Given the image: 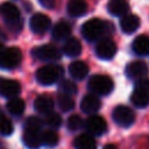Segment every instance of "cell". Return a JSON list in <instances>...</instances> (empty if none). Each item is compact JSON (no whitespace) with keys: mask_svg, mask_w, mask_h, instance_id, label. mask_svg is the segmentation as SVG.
Segmentation results:
<instances>
[{"mask_svg":"<svg viewBox=\"0 0 149 149\" xmlns=\"http://www.w3.org/2000/svg\"><path fill=\"white\" fill-rule=\"evenodd\" d=\"M0 14L6 21L7 26L13 31H19L22 28V20L19 8L13 2H3L0 6Z\"/></svg>","mask_w":149,"mask_h":149,"instance_id":"1","label":"cell"},{"mask_svg":"<svg viewBox=\"0 0 149 149\" xmlns=\"http://www.w3.org/2000/svg\"><path fill=\"white\" fill-rule=\"evenodd\" d=\"M107 26H108V22L106 24V22H104L100 19H91L83 24L81 34L85 37V40L90 42H94L104 35Z\"/></svg>","mask_w":149,"mask_h":149,"instance_id":"2","label":"cell"},{"mask_svg":"<svg viewBox=\"0 0 149 149\" xmlns=\"http://www.w3.org/2000/svg\"><path fill=\"white\" fill-rule=\"evenodd\" d=\"M88 90L98 95H106L114 88L113 80L105 74H94L88 79Z\"/></svg>","mask_w":149,"mask_h":149,"instance_id":"3","label":"cell"},{"mask_svg":"<svg viewBox=\"0 0 149 149\" xmlns=\"http://www.w3.org/2000/svg\"><path fill=\"white\" fill-rule=\"evenodd\" d=\"M62 72L63 70L58 65H54V64L44 65L37 70L36 79L42 85H51L59 79V77L62 76Z\"/></svg>","mask_w":149,"mask_h":149,"instance_id":"4","label":"cell"},{"mask_svg":"<svg viewBox=\"0 0 149 149\" xmlns=\"http://www.w3.org/2000/svg\"><path fill=\"white\" fill-rule=\"evenodd\" d=\"M22 61V52L19 48H6L0 54V69L10 70L16 68Z\"/></svg>","mask_w":149,"mask_h":149,"instance_id":"5","label":"cell"},{"mask_svg":"<svg viewBox=\"0 0 149 149\" xmlns=\"http://www.w3.org/2000/svg\"><path fill=\"white\" fill-rule=\"evenodd\" d=\"M113 120L116 125H119L120 127H129L134 123L135 121V114L134 112L127 107V106H123V105H120V106H116L113 111Z\"/></svg>","mask_w":149,"mask_h":149,"instance_id":"6","label":"cell"},{"mask_svg":"<svg viewBox=\"0 0 149 149\" xmlns=\"http://www.w3.org/2000/svg\"><path fill=\"white\" fill-rule=\"evenodd\" d=\"M33 55L36 58L41 61H47V62H54L61 58L59 50L51 44H44V45H40L35 48L33 50Z\"/></svg>","mask_w":149,"mask_h":149,"instance_id":"7","label":"cell"},{"mask_svg":"<svg viewBox=\"0 0 149 149\" xmlns=\"http://www.w3.org/2000/svg\"><path fill=\"white\" fill-rule=\"evenodd\" d=\"M41 135H42V133H41V128L40 127L24 126L23 142L29 149H37L42 144Z\"/></svg>","mask_w":149,"mask_h":149,"instance_id":"8","label":"cell"},{"mask_svg":"<svg viewBox=\"0 0 149 149\" xmlns=\"http://www.w3.org/2000/svg\"><path fill=\"white\" fill-rule=\"evenodd\" d=\"M29 26L33 33L35 34H44L51 26V20L49 16L42 13H36L30 17Z\"/></svg>","mask_w":149,"mask_h":149,"instance_id":"9","label":"cell"},{"mask_svg":"<svg viewBox=\"0 0 149 149\" xmlns=\"http://www.w3.org/2000/svg\"><path fill=\"white\" fill-rule=\"evenodd\" d=\"M116 52V45L111 38H102L95 47V54L101 59H111Z\"/></svg>","mask_w":149,"mask_h":149,"instance_id":"10","label":"cell"},{"mask_svg":"<svg viewBox=\"0 0 149 149\" xmlns=\"http://www.w3.org/2000/svg\"><path fill=\"white\" fill-rule=\"evenodd\" d=\"M21 91L19 81L7 78H0V95L5 98H15Z\"/></svg>","mask_w":149,"mask_h":149,"instance_id":"11","label":"cell"},{"mask_svg":"<svg viewBox=\"0 0 149 149\" xmlns=\"http://www.w3.org/2000/svg\"><path fill=\"white\" fill-rule=\"evenodd\" d=\"M85 128L92 135H102L107 130V125L104 118L99 115H92L85 121Z\"/></svg>","mask_w":149,"mask_h":149,"instance_id":"12","label":"cell"},{"mask_svg":"<svg viewBox=\"0 0 149 149\" xmlns=\"http://www.w3.org/2000/svg\"><path fill=\"white\" fill-rule=\"evenodd\" d=\"M147 73H148V66L144 62H141V61L130 62L126 68L127 77L130 79H134V80L144 78Z\"/></svg>","mask_w":149,"mask_h":149,"instance_id":"13","label":"cell"},{"mask_svg":"<svg viewBox=\"0 0 149 149\" xmlns=\"http://www.w3.org/2000/svg\"><path fill=\"white\" fill-rule=\"evenodd\" d=\"M100 107H101L100 99L95 94H86L80 102L81 111L87 114H94L100 109Z\"/></svg>","mask_w":149,"mask_h":149,"instance_id":"14","label":"cell"},{"mask_svg":"<svg viewBox=\"0 0 149 149\" xmlns=\"http://www.w3.org/2000/svg\"><path fill=\"white\" fill-rule=\"evenodd\" d=\"M130 101L137 108L147 107L149 105V91L141 87H135L130 95Z\"/></svg>","mask_w":149,"mask_h":149,"instance_id":"15","label":"cell"},{"mask_svg":"<svg viewBox=\"0 0 149 149\" xmlns=\"http://www.w3.org/2000/svg\"><path fill=\"white\" fill-rule=\"evenodd\" d=\"M120 27L123 33L132 34V33L136 31L137 28L140 27V19H139V16H136L134 14H126V15H123V17L120 21Z\"/></svg>","mask_w":149,"mask_h":149,"instance_id":"16","label":"cell"},{"mask_svg":"<svg viewBox=\"0 0 149 149\" xmlns=\"http://www.w3.org/2000/svg\"><path fill=\"white\" fill-rule=\"evenodd\" d=\"M34 107H35V109L38 113H41V114H48L54 108V101H52L51 97H49L47 94H42V95H38L35 99Z\"/></svg>","mask_w":149,"mask_h":149,"instance_id":"17","label":"cell"},{"mask_svg":"<svg viewBox=\"0 0 149 149\" xmlns=\"http://www.w3.org/2000/svg\"><path fill=\"white\" fill-rule=\"evenodd\" d=\"M69 72L74 79H83L88 73V66L83 61H74L69 65Z\"/></svg>","mask_w":149,"mask_h":149,"instance_id":"18","label":"cell"},{"mask_svg":"<svg viewBox=\"0 0 149 149\" xmlns=\"http://www.w3.org/2000/svg\"><path fill=\"white\" fill-rule=\"evenodd\" d=\"M63 52L70 57L79 56L81 52V44L79 40H77L76 37H69L63 45Z\"/></svg>","mask_w":149,"mask_h":149,"instance_id":"19","label":"cell"},{"mask_svg":"<svg viewBox=\"0 0 149 149\" xmlns=\"http://www.w3.org/2000/svg\"><path fill=\"white\" fill-rule=\"evenodd\" d=\"M128 3L126 0H109L107 5L108 12L114 16H122L126 15L128 12Z\"/></svg>","mask_w":149,"mask_h":149,"instance_id":"20","label":"cell"},{"mask_svg":"<svg viewBox=\"0 0 149 149\" xmlns=\"http://www.w3.org/2000/svg\"><path fill=\"white\" fill-rule=\"evenodd\" d=\"M133 50L140 56L149 55V37L146 35H140L133 41Z\"/></svg>","mask_w":149,"mask_h":149,"instance_id":"21","label":"cell"},{"mask_svg":"<svg viewBox=\"0 0 149 149\" xmlns=\"http://www.w3.org/2000/svg\"><path fill=\"white\" fill-rule=\"evenodd\" d=\"M70 34H71V27L64 21H59L58 23H56L52 28V31H51L52 37L57 41L69 38Z\"/></svg>","mask_w":149,"mask_h":149,"instance_id":"22","label":"cell"},{"mask_svg":"<svg viewBox=\"0 0 149 149\" xmlns=\"http://www.w3.org/2000/svg\"><path fill=\"white\" fill-rule=\"evenodd\" d=\"M87 10V3L85 0H69L68 13L72 16H81Z\"/></svg>","mask_w":149,"mask_h":149,"instance_id":"23","label":"cell"},{"mask_svg":"<svg viewBox=\"0 0 149 149\" xmlns=\"http://www.w3.org/2000/svg\"><path fill=\"white\" fill-rule=\"evenodd\" d=\"M76 149H97V143L94 139L88 134H81L77 136L73 141Z\"/></svg>","mask_w":149,"mask_h":149,"instance_id":"24","label":"cell"},{"mask_svg":"<svg viewBox=\"0 0 149 149\" xmlns=\"http://www.w3.org/2000/svg\"><path fill=\"white\" fill-rule=\"evenodd\" d=\"M26 108V104L22 99L20 98H10L9 101L7 102V111L12 114V115H15V116H19L23 113Z\"/></svg>","mask_w":149,"mask_h":149,"instance_id":"25","label":"cell"},{"mask_svg":"<svg viewBox=\"0 0 149 149\" xmlns=\"http://www.w3.org/2000/svg\"><path fill=\"white\" fill-rule=\"evenodd\" d=\"M41 140H42V144H44L47 147H55L58 143L59 139H58V134L55 130L47 129V130L42 132Z\"/></svg>","mask_w":149,"mask_h":149,"instance_id":"26","label":"cell"},{"mask_svg":"<svg viewBox=\"0 0 149 149\" xmlns=\"http://www.w3.org/2000/svg\"><path fill=\"white\" fill-rule=\"evenodd\" d=\"M13 130H14V127L12 121L7 116H5V114L0 108V134L7 136V135H10Z\"/></svg>","mask_w":149,"mask_h":149,"instance_id":"27","label":"cell"},{"mask_svg":"<svg viewBox=\"0 0 149 149\" xmlns=\"http://www.w3.org/2000/svg\"><path fill=\"white\" fill-rule=\"evenodd\" d=\"M57 99H58V107H59L62 111H64V112L71 111V109L74 107V101H73V99L70 97V94L61 93Z\"/></svg>","mask_w":149,"mask_h":149,"instance_id":"28","label":"cell"},{"mask_svg":"<svg viewBox=\"0 0 149 149\" xmlns=\"http://www.w3.org/2000/svg\"><path fill=\"white\" fill-rule=\"evenodd\" d=\"M44 121L51 128H58L62 125V118H61V115L57 114V113H52V112H50V113L47 114Z\"/></svg>","mask_w":149,"mask_h":149,"instance_id":"29","label":"cell"},{"mask_svg":"<svg viewBox=\"0 0 149 149\" xmlns=\"http://www.w3.org/2000/svg\"><path fill=\"white\" fill-rule=\"evenodd\" d=\"M59 90L62 91V93H66V94L72 95L77 92V86L73 81H71L69 79H64L59 85Z\"/></svg>","mask_w":149,"mask_h":149,"instance_id":"30","label":"cell"},{"mask_svg":"<svg viewBox=\"0 0 149 149\" xmlns=\"http://www.w3.org/2000/svg\"><path fill=\"white\" fill-rule=\"evenodd\" d=\"M81 123H83L81 118H80L79 115H77V114H73V115L69 116L68 122H66V126H68V128H69L70 130L74 132V130H77V129L80 128Z\"/></svg>","mask_w":149,"mask_h":149,"instance_id":"31","label":"cell"},{"mask_svg":"<svg viewBox=\"0 0 149 149\" xmlns=\"http://www.w3.org/2000/svg\"><path fill=\"white\" fill-rule=\"evenodd\" d=\"M26 126H30V127H42V120L36 118V116H30L27 119L26 121Z\"/></svg>","mask_w":149,"mask_h":149,"instance_id":"32","label":"cell"},{"mask_svg":"<svg viewBox=\"0 0 149 149\" xmlns=\"http://www.w3.org/2000/svg\"><path fill=\"white\" fill-rule=\"evenodd\" d=\"M136 87H141V88H144L147 91H149V79L148 78H141V79H137L136 80Z\"/></svg>","mask_w":149,"mask_h":149,"instance_id":"33","label":"cell"},{"mask_svg":"<svg viewBox=\"0 0 149 149\" xmlns=\"http://www.w3.org/2000/svg\"><path fill=\"white\" fill-rule=\"evenodd\" d=\"M38 2L45 8H52L55 6L56 0H38Z\"/></svg>","mask_w":149,"mask_h":149,"instance_id":"34","label":"cell"},{"mask_svg":"<svg viewBox=\"0 0 149 149\" xmlns=\"http://www.w3.org/2000/svg\"><path fill=\"white\" fill-rule=\"evenodd\" d=\"M102 149H118V148H116L114 144H106Z\"/></svg>","mask_w":149,"mask_h":149,"instance_id":"35","label":"cell"},{"mask_svg":"<svg viewBox=\"0 0 149 149\" xmlns=\"http://www.w3.org/2000/svg\"><path fill=\"white\" fill-rule=\"evenodd\" d=\"M2 50H3V47H2V44L0 43V54H1V51H2Z\"/></svg>","mask_w":149,"mask_h":149,"instance_id":"36","label":"cell"},{"mask_svg":"<svg viewBox=\"0 0 149 149\" xmlns=\"http://www.w3.org/2000/svg\"><path fill=\"white\" fill-rule=\"evenodd\" d=\"M0 147H1V143H0Z\"/></svg>","mask_w":149,"mask_h":149,"instance_id":"37","label":"cell"}]
</instances>
